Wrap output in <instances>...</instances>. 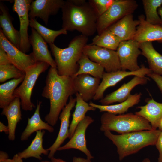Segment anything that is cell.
Returning a JSON list of instances; mask_svg holds the SVG:
<instances>
[{
  "mask_svg": "<svg viewBox=\"0 0 162 162\" xmlns=\"http://www.w3.org/2000/svg\"><path fill=\"white\" fill-rule=\"evenodd\" d=\"M100 130L114 131L121 134L132 132L152 130L148 121L132 113L119 115L105 112L100 118Z\"/></svg>",
  "mask_w": 162,
  "mask_h": 162,
  "instance_id": "obj_5",
  "label": "cell"
},
{
  "mask_svg": "<svg viewBox=\"0 0 162 162\" xmlns=\"http://www.w3.org/2000/svg\"><path fill=\"white\" fill-rule=\"evenodd\" d=\"M76 98L71 96L68 103L63 108L60 114L59 119L61 121V124L58 136L53 143L47 148L49 152L48 158L50 159L54 157L58 148L65 140L69 137L71 112L76 105Z\"/></svg>",
  "mask_w": 162,
  "mask_h": 162,
  "instance_id": "obj_14",
  "label": "cell"
},
{
  "mask_svg": "<svg viewBox=\"0 0 162 162\" xmlns=\"http://www.w3.org/2000/svg\"><path fill=\"white\" fill-rule=\"evenodd\" d=\"M21 103L20 98H16L8 106L2 109L1 114L5 116L8 120L9 129L8 139H15V131L18 123L22 119Z\"/></svg>",
  "mask_w": 162,
  "mask_h": 162,
  "instance_id": "obj_22",
  "label": "cell"
},
{
  "mask_svg": "<svg viewBox=\"0 0 162 162\" xmlns=\"http://www.w3.org/2000/svg\"><path fill=\"white\" fill-rule=\"evenodd\" d=\"M162 131L152 129L115 135L106 131L104 135L116 147L120 160L128 155L135 154L142 148L155 145Z\"/></svg>",
  "mask_w": 162,
  "mask_h": 162,
  "instance_id": "obj_3",
  "label": "cell"
},
{
  "mask_svg": "<svg viewBox=\"0 0 162 162\" xmlns=\"http://www.w3.org/2000/svg\"><path fill=\"white\" fill-rule=\"evenodd\" d=\"M138 5L134 0H116L109 9L98 17L97 32L101 34L125 16L133 14Z\"/></svg>",
  "mask_w": 162,
  "mask_h": 162,
  "instance_id": "obj_7",
  "label": "cell"
},
{
  "mask_svg": "<svg viewBox=\"0 0 162 162\" xmlns=\"http://www.w3.org/2000/svg\"><path fill=\"white\" fill-rule=\"evenodd\" d=\"M65 1L63 0H36L30 7V19L39 18L47 25L50 16L56 14L61 9Z\"/></svg>",
  "mask_w": 162,
  "mask_h": 162,
  "instance_id": "obj_15",
  "label": "cell"
},
{
  "mask_svg": "<svg viewBox=\"0 0 162 162\" xmlns=\"http://www.w3.org/2000/svg\"><path fill=\"white\" fill-rule=\"evenodd\" d=\"M73 78L76 92L83 99L87 102L93 99L100 83V79L87 74L80 75Z\"/></svg>",
  "mask_w": 162,
  "mask_h": 162,
  "instance_id": "obj_19",
  "label": "cell"
},
{
  "mask_svg": "<svg viewBox=\"0 0 162 162\" xmlns=\"http://www.w3.org/2000/svg\"><path fill=\"white\" fill-rule=\"evenodd\" d=\"M141 93L130 94L124 101L119 104L112 105H99L90 101V105L99 110L100 112H107L115 115L122 114L127 112L128 109L138 104L140 100Z\"/></svg>",
  "mask_w": 162,
  "mask_h": 162,
  "instance_id": "obj_26",
  "label": "cell"
},
{
  "mask_svg": "<svg viewBox=\"0 0 162 162\" xmlns=\"http://www.w3.org/2000/svg\"><path fill=\"white\" fill-rule=\"evenodd\" d=\"M25 73L12 64L0 65V82L11 78L18 79L25 76Z\"/></svg>",
  "mask_w": 162,
  "mask_h": 162,
  "instance_id": "obj_34",
  "label": "cell"
},
{
  "mask_svg": "<svg viewBox=\"0 0 162 162\" xmlns=\"http://www.w3.org/2000/svg\"><path fill=\"white\" fill-rule=\"evenodd\" d=\"M158 128L159 129V130L162 131V119L160 121Z\"/></svg>",
  "mask_w": 162,
  "mask_h": 162,
  "instance_id": "obj_44",
  "label": "cell"
},
{
  "mask_svg": "<svg viewBox=\"0 0 162 162\" xmlns=\"http://www.w3.org/2000/svg\"><path fill=\"white\" fill-rule=\"evenodd\" d=\"M45 133L44 130L37 131L29 146L22 151L17 153L19 156L22 159L33 157L41 160L42 154L48 155L49 151L43 147V136Z\"/></svg>",
  "mask_w": 162,
  "mask_h": 162,
  "instance_id": "obj_27",
  "label": "cell"
},
{
  "mask_svg": "<svg viewBox=\"0 0 162 162\" xmlns=\"http://www.w3.org/2000/svg\"><path fill=\"white\" fill-rule=\"evenodd\" d=\"M12 159L13 162H23L22 159L17 154L14 155Z\"/></svg>",
  "mask_w": 162,
  "mask_h": 162,
  "instance_id": "obj_42",
  "label": "cell"
},
{
  "mask_svg": "<svg viewBox=\"0 0 162 162\" xmlns=\"http://www.w3.org/2000/svg\"><path fill=\"white\" fill-rule=\"evenodd\" d=\"M0 131L1 132H4L6 134H8L9 129L8 126L5 125L1 122H0Z\"/></svg>",
  "mask_w": 162,
  "mask_h": 162,
  "instance_id": "obj_41",
  "label": "cell"
},
{
  "mask_svg": "<svg viewBox=\"0 0 162 162\" xmlns=\"http://www.w3.org/2000/svg\"><path fill=\"white\" fill-rule=\"evenodd\" d=\"M29 26L34 29L49 44H54L56 39L58 36L67 33V31L62 28L58 30L48 28L40 23L35 19H30Z\"/></svg>",
  "mask_w": 162,
  "mask_h": 162,
  "instance_id": "obj_32",
  "label": "cell"
},
{
  "mask_svg": "<svg viewBox=\"0 0 162 162\" xmlns=\"http://www.w3.org/2000/svg\"><path fill=\"white\" fill-rule=\"evenodd\" d=\"M142 2L146 20L151 24L160 25L161 20L158 10L162 5V0H143Z\"/></svg>",
  "mask_w": 162,
  "mask_h": 162,
  "instance_id": "obj_33",
  "label": "cell"
},
{
  "mask_svg": "<svg viewBox=\"0 0 162 162\" xmlns=\"http://www.w3.org/2000/svg\"><path fill=\"white\" fill-rule=\"evenodd\" d=\"M29 39L36 61L45 62L52 67L57 68L56 64L51 56L46 42L34 28H32V33Z\"/></svg>",
  "mask_w": 162,
  "mask_h": 162,
  "instance_id": "obj_20",
  "label": "cell"
},
{
  "mask_svg": "<svg viewBox=\"0 0 162 162\" xmlns=\"http://www.w3.org/2000/svg\"><path fill=\"white\" fill-rule=\"evenodd\" d=\"M0 26L2 32L6 38L15 46L20 49V32L16 29L12 24V20L8 9L3 4L0 3Z\"/></svg>",
  "mask_w": 162,
  "mask_h": 162,
  "instance_id": "obj_24",
  "label": "cell"
},
{
  "mask_svg": "<svg viewBox=\"0 0 162 162\" xmlns=\"http://www.w3.org/2000/svg\"><path fill=\"white\" fill-rule=\"evenodd\" d=\"M142 162H151L150 160L147 158H145Z\"/></svg>",
  "mask_w": 162,
  "mask_h": 162,
  "instance_id": "obj_45",
  "label": "cell"
},
{
  "mask_svg": "<svg viewBox=\"0 0 162 162\" xmlns=\"http://www.w3.org/2000/svg\"><path fill=\"white\" fill-rule=\"evenodd\" d=\"M155 145L159 152L158 162H162V131L158 137Z\"/></svg>",
  "mask_w": 162,
  "mask_h": 162,
  "instance_id": "obj_39",
  "label": "cell"
},
{
  "mask_svg": "<svg viewBox=\"0 0 162 162\" xmlns=\"http://www.w3.org/2000/svg\"><path fill=\"white\" fill-rule=\"evenodd\" d=\"M158 13L159 15L161 20L160 26L162 27V7H159L158 10Z\"/></svg>",
  "mask_w": 162,
  "mask_h": 162,
  "instance_id": "obj_43",
  "label": "cell"
},
{
  "mask_svg": "<svg viewBox=\"0 0 162 162\" xmlns=\"http://www.w3.org/2000/svg\"><path fill=\"white\" fill-rule=\"evenodd\" d=\"M83 53L93 62L101 66L106 72L121 70L120 62L116 51L89 44L84 47Z\"/></svg>",
  "mask_w": 162,
  "mask_h": 162,
  "instance_id": "obj_8",
  "label": "cell"
},
{
  "mask_svg": "<svg viewBox=\"0 0 162 162\" xmlns=\"http://www.w3.org/2000/svg\"><path fill=\"white\" fill-rule=\"evenodd\" d=\"M50 65L42 62H38L25 73L21 85L15 90L14 96L20 98L22 109L32 110L36 106L31 101L33 88L40 75L45 72Z\"/></svg>",
  "mask_w": 162,
  "mask_h": 162,
  "instance_id": "obj_6",
  "label": "cell"
},
{
  "mask_svg": "<svg viewBox=\"0 0 162 162\" xmlns=\"http://www.w3.org/2000/svg\"><path fill=\"white\" fill-rule=\"evenodd\" d=\"M121 42L119 39L107 28L100 34L95 36L89 44L116 51Z\"/></svg>",
  "mask_w": 162,
  "mask_h": 162,
  "instance_id": "obj_31",
  "label": "cell"
},
{
  "mask_svg": "<svg viewBox=\"0 0 162 162\" xmlns=\"http://www.w3.org/2000/svg\"><path fill=\"white\" fill-rule=\"evenodd\" d=\"M76 92L74 78L60 76L57 68L51 67L41 94L50 101V110L44 118L45 121L50 125L55 126L62 109L68 104L69 98Z\"/></svg>",
  "mask_w": 162,
  "mask_h": 162,
  "instance_id": "obj_1",
  "label": "cell"
},
{
  "mask_svg": "<svg viewBox=\"0 0 162 162\" xmlns=\"http://www.w3.org/2000/svg\"><path fill=\"white\" fill-rule=\"evenodd\" d=\"M42 103L40 101L38 103L34 114L30 118H28L27 125L20 136L21 141L27 140L33 133L39 130H46L50 133L54 132V129L53 126L43 121L41 118L40 109Z\"/></svg>",
  "mask_w": 162,
  "mask_h": 162,
  "instance_id": "obj_23",
  "label": "cell"
},
{
  "mask_svg": "<svg viewBox=\"0 0 162 162\" xmlns=\"http://www.w3.org/2000/svg\"><path fill=\"white\" fill-rule=\"evenodd\" d=\"M140 23L137 27L136 33L133 39L139 43L157 41L162 43V27L151 24L142 14L138 16Z\"/></svg>",
  "mask_w": 162,
  "mask_h": 162,
  "instance_id": "obj_16",
  "label": "cell"
},
{
  "mask_svg": "<svg viewBox=\"0 0 162 162\" xmlns=\"http://www.w3.org/2000/svg\"><path fill=\"white\" fill-rule=\"evenodd\" d=\"M25 76L13 79L0 85V108L3 109L9 105L15 98L14 92L18 85L23 81Z\"/></svg>",
  "mask_w": 162,
  "mask_h": 162,
  "instance_id": "obj_30",
  "label": "cell"
},
{
  "mask_svg": "<svg viewBox=\"0 0 162 162\" xmlns=\"http://www.w3.org/2000/svg\"><path fill=\"white\" fill-rule=\"evenodd\" d=\"M61 10L62 28L77 31L87 37L97 32L99 16L88 1L67 0Z\"/></svg>",
  "mask_w": 162,
  "mask_h": 162,
  "instance_id": "obj_2",
  "label": "cell"
},
{
  "mask_svg": "<svg viewBox=\"0 0 162 162\" xmlns=\"http://www.w3.org/2000/svg\"><path fill=\"white\" fill-rule=\"evenodd\" d=\"M141 54L147 59L149 69L154 73L162 75V55L154 48L152 42L139 43Z\"/></svg>",
  "mask_w": 162,
  "mask_h": 162,
  "instance_id": "obj_25",
  "label": "cell"
},
{
  "mask_svg": "<svg viewBox=\"0 0 162 162\" xmlns=\"http://www.w3.org/2000/svg\"><path fill=\"white\" fill-rule=\"evenodd\" d=\"M40 162H53L51 160L49 161V160H43Z\"/></svg>",
  "mask_w": 162,
  "mask_h": 162,
  "instance_id": "obj_46",
  "label": "cell"
},
{
  "mask_svg": "<svg viewBox=\"0 0 162 162\" xmlns=\"http://www.w3.org/2000/svg\"><path fill=\"white\" fill-rule=\"evenodd\" d=\"M50 160L53 162H68L62 159L56 158L54 157L52 158ZM72 162H91V160L87 158L74 157L73 158Z\"/></svg>",
  "mask_w": 162,
  "mask_h": 162,
  "instance_id": "obj_38",
  "label": "cell"
},
{
  "mask_svg": "<svg viewBox=\"0 0 162 162\" xmlns=\"http://www.w3.org/2000/svg\"><path fill=\"white\" fill-rule=\"evenodd\" d=\"M152 72L144 65L135 71H127L120 70L110 73L104 72L102 81L100 83L93 99L94 100H100L104 98V94L109 87L115 86L125 77L134 76H145Z\"/></svg>",
  "mask_w": 162,
  "mask_h": 162,
  "instance_id": "obj_12",
  "label": "cell"
},
{
  "mask_svg": "<svg viewBox=\"0 0 162 162\" xmlns=\"http://www.w3.org/2000/svg\"><path fill=\"white\" fill-rule=\"evenodd\" d=\"M10 64L12 63L7 53L2 48L0 47V65Z\"/></svg>",
  "mask_w": 162,
  "mask_h": 162,
  "instance_id": "obj_37",
  "label": "cell"
},
{
  "mask_svg": "<svg viewBox=\"0 0 162 162\" xmlns=\"http://www.w3.org/2000/svg\"><path fill=\"white\" fill-rule=\"evenodd\" d=\"M152 79L156 83L162 93V76L152 72L147 75Z\"/></svg>",
  "mask_w": 162,
  "mask_h": 162,
  "instance_id": "obj_36",
  "label": "cell"
},
{
  "mask_svg": "<svg viewBox=\"0 0 162 162\" xmlns=\"http://www.w3.org/2000/svg\"><path fill=\"white\" fill-rule=\"evenodd\" d=\"M94 121L91 117L86 116L78 124L73 136L69 141L64 146H60L58 151L76 149L83 152L87 158L91 160L93 159V156L87 147L86 132L88 126Z\"/></svg>",
  "mask_w": 162,
  "mask_h": 162,
  "instance_id": "obj_13",
  "label": "cell"
},
{
  "mask_svg": "<svg viewBox=\"0 0 162 162\" xmlns=\"http://www.w3.org/2000/svg\"><path fill=\"white\" fill-rule=\"evenodd\" d=\"M137 108L140 110L135 114L148 121L153 129H157L162 119V103L158 102L152 98L148 101L146 105Z\"/></svg>",
  "mask_w": 162,
  "mask_h": 162,
  "instance_id": "obj_21",
  "label": "cell"
},
{
  "mask_svg": "<svg viewBox=\"0 0 162 162\" xmlns=\"http://www.w3.org/2000/svg\"><path fill=\"white\" fill-rule=\"evenodd\" d=\"M99 16L103 14L112 5L116 0H89Z\"/></svg>",
  "mask_w": 162,
  "mask_h": 162,
  "instance_id": "obj_35",
  "label": "cell"
},
{
  "mask_svg": "<svg viewBox=\"0 0 162 162\" xmlns=\"http://www.w3.org/2000/svg\"><path fill=\"white\" fill-rule=\"evenodd\" d=\"M88 40V37L81 34L74 38L65 48H60L54 44H49L60 75L73 77L76 73L78 62Z\"/></svg>",
  "mask_w": 162,
  "mask_h": 162,
  "instance_id": "obj_4",
  "label": "cell"
},
{
  "mask_svg": "<svg viewBox=\"0 0 162 162\" xmlns=\"http://www.w3.org/2000/svg\"><path fill=\"white\" fill-rule=\"evenodd\" d=\"M78 64V70L73 78L82 74H87L95 78L102 79L105 72L104 68L98 64L91 60L87 56L83 53Z\"/></svg>",
  "mask_w": 162,
  "mask_h": 162,
  "instance_id": "obj_29",
  "label": "cell"
},
{
  "mask_svg": "<svg viewBox=\"0 0 162 162\" xmlns=\"http://www.w3.org/2000/svg\"><path fill=\"white\" fill-rule=\"evenodd\" d=\"M148 78L145 76H135L130 81L124 84L118 89L107 95L99 101L103 105H109L116 102H123L130 96L134 88L139 85L146 84L148 80Z\"/></svg>",
  "mask_w": 162,
  "mask_h": 162,
  "instance_id": "obj_17",
  "label": "cell"
},
{
  "mask_svg": "<svg viewBox=\"0 0 162 162\" xmlns=\"http://www.w3.org/2000/svg\"><path fill=\"white\" fill-rule=\"evenodd\" d=\"M75 94L76 102L69 129V139L73 136L78 124L86 117L87 112L89 111H95L96 109L84 101L78 92H76Z\"/></svg>",
  "mask_w": 162,
  "mask_h": 162,
  "instance_id": "obj_28",
  "label": "cell"
},
{
  "mask_svg": "<svg viewBox=\"0 0 162 162\" xmlns=\"http://www.w3.org/2000/svg\"><path fill=\"white\" fill-rule=\"evenodd\" d=\"M116 51L121 70L135 71L140 68L137 62L138 57L141 54L139 43L133 39L122 41Z\"/></svg>",
  "mask_w": 162,
  "mask_h": 162,
  "instance_id": "obj_10",
  "label": "cell"
},
{
  "mask_svg": "<svg viewBox=\"0 0 162 162\" xmlns=\"http://www.w3.org/2000/svg\"><path fill=\"white\" fill-rule=\"evenodd\" d=\"M0 47L7 53L11 63L25 73L37 62L33 52L26 54L12 44L0 30Z\"/></svg>",
  "mask_w": 162,
  "mask_h": 162,
  "instance_id": "obj_9",
  "label": "cell"
},
{
  "mask_svg": "<svg viewBox=\"0 0 162 162\" xmlns=\"http://www.w3.org/2000/svg\"><path fill=\"white\" fill-rule=\"evenodd\" d=\"M140 21L134 20L132 14L127 15L108 28L122 41L133 39Z\"/></svg>",
  "mask_w": 162,
  "mask_h": 162,
  "instance_id": "obj_18",
  "label": "cell"
},
{
  "mask_svg": "<svg viewBox=\"0 0 162 162\" xmlns=\"http://www.w3.org/2000/svg\"><path fill=\"white\" fill-rule=\"evenodd\" d=\"M0 162H13L12 159L9 158L8 154L5 152L0 151Z\"/></svg>",
  "mask_w": 162,
  "mask_h": 162,
  "instance_id": "obj_40",
  "label": "cell"
},
{
  "mask_svg": "<svg viewBox=\"0 0 162 162\" xmlns=\"http://www.w3.org/2000/svg\"><path fill=\"white\" fill-rule=\"evenodd\" d=\"M32 0H15L13 10L18 14L20 21L19 30L20 36V50L26 53L30 50L31 44L28 34L29 25V13Z\"/></svg>",
  "mask_w": 162,
  "mask_h": 162,
  "instance_id": "obj_11",
  "label": "cell"
}]
</instances>
